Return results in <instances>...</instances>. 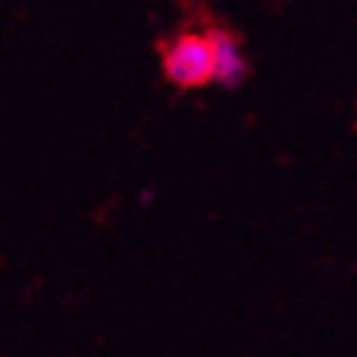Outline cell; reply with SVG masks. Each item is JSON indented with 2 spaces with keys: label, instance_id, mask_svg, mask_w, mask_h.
<instances>
[{
  "label": "cell",
  "instance_id": "obj_2",
  "mask_svg": "<svg viewBox=\"0 0 357 357\" xmlns=\"http://www.w3.org/2000/svg\"><path fill=\"white\" fill-rule=\"evenodd\" d=\"M210 43H213V82H220L227 89L239 86L249 73L246 50L227 30H210Z\"/></svg>",
  "mask_w": 357,
  "mask_h": 357
},
{
  "label": "cell",
  "instance_id": "obj_1",
  "mask_svg": "<svg viewBox=\"0 0 357 357\" xmlns=\"http://www.w3.org/2000/svg\"><path fill=\"white\" fill-rule=\"evenodd\" d=\"M164 79L177 89H200L213 82V43L210 30H184L161 50Z\"/></svg>",
  "mask_w": 357,
  "mask_h": 357
}]
</instances>
